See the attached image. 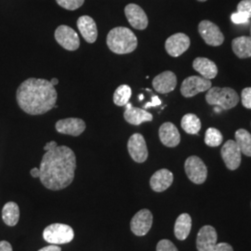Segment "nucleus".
Here are the masks:
<instances>
[{
    "instance_id": "obj_1",
    "label": "nucleus",
    "mask_w": 251,
    "mask_h": 251,
    "mask_svg": "<svg viewBox=\"0 0 251 251\" xmlns=\"http://www.w3.org/2000/svg\"><path fill=\"white\" fill-rule=\"evenodd\" d=\"M76 168L75 154L67 146L46 152L40 163V181L46 188L59 191L72 183Z\"/></svg>"
},
{
    "instance_id": "obj_2",
    "label": "nucleus",
    "mask_w": 251,
    "mask_h": 251,
    "mask_svg": "<svg viewBox=\"0 0 251 251\" xmlns=\"http://www.w3.org/2000/svg\"><path fill=\"white\" fill-rule=\"evenodd\" d=\"M16 98L19 106L29 115H43L56 104L57 91L50 81L28 78L19 86Z\"/></svg>"
},
{
    "instance_id": "obj_3",
    "label": "nucleus",
    "mask_w": 251,
    "mask_h": 251,
    "mask_svg": "<svg viewBox=\"0 0 251 251\" xmlns=\"http://www.w3.org/2000/svg\"><path fill=\"white\" fill-rule=\"evenodd\" d=\"M107 46L111 51L117 54H127L134 51L138 39L134 33L126 27H116L107 36Z\"/></svg>"
},
{
    "instance_id": "obj_4",
    "label": "nucleus",
    "mask_w": 251,
    "mask_h": 251,
    "mask_svg": "<svg viewBox=\"0 0 251 251\" xmlns=\"http://www.w3.org/2000/svg\"><path fill=\"white\" fill-rule=\"evenodd\" d=\"M206 102L209 105H218L224 110L235 107L239 102V96L231 88H210L206 94Z\"/></svg>"
},
{
    "instance_id": "obj_5",
    "label": "nucleus",
    "mask_w": 251,
    "mask_h": 251,
    "mask_svg": "<svg viewBox=\"0 0 251 251\" xmlns=\"http://www.w3.org/2000/svg\"><path fill=\"white\" fill-rule=\"evenodd\" d=\"M75 233L71 226L63 224H53L46 227L43 237L50 244H67L74 239Z\"/></svg>"
},
{
    "instance_id": "obj_6",
    "label": "nucleus",
    "mask_w": 251,
    "mask_h": 251,
    "mask_svg": "<svg viewBox=\"0 0 251 251\" xmlns=\"http://www.w3.org/2000/svg\"><path fill=\"white\" fill-rule=\"evenodd\" d=\"M212 84L209 79L198 75H192L185 78L180 86V93L185 98H191L200 92L207 91Z\"/></svg>"
},
{
    "instance_id": "obj_7",
    "label": "nucleus",
    "mask_w": 251,
    "mask_h": 251,
    "mask_svg": "<svg viewBox=\"0 0 251 251\" xmlns=\"http://www.w3.org/2000/svg\"><path fill=\"white\" fill-rule=\"evenodd\" d=\"M184 169L187 177L192 182L196 184H202L205 182L207 177V169L201 158L196 155L190 156L185 161Z\"/></svg>"
},
{
    "instance_id": "obj_8",
    "label": "nucleus",
    "mask_w": 251,
    "mask_h": 251,
    "mask_svg": "<svg viewBox=\"0 0 251 251\" xmlns=\"http://www.w3.org/2000/svg\"><path fill=\"white\" fill-rule=\"evenodd\" d=\"M198 32L207 45L218 47L225 41V36L219 26L209 21H202L198 25Z\"/></svg>"
},
{
    "instance_id": "obj_9",
    "label": "nucleus",
    "mask_w": 251,
    "mask_h": 251,
    "mask_svg": "<svg viewBox=\"0 0 251 251\" xmlns=\"http://www.w3.org/2000/svg\"><path fill=\"white\" fill-rule=\"evenodd\" d=\"M56 41L67 50H76L80 46V40L77 33L67 25H60L55 31Z\"/></svg>"
},
{
    "instance_id": "obj_10",
    "label": "nucleus",
    "mask_w": 251,
    "mask_h": 251,
    "mask_svg": "<svg viewBox=\"0 0 251 251\" xmlns=\"http://www.w3.org/2000/svg\"><path fill=\"white\" fill-rule=\"evenodd\" d=\"M221 153L227 169L230 171H235L239 168L241 164L242 152L234 141H227L223 146Z\"/></svg>"
},
{
    "instance_id": "obj_11",
    "label": "nucleus",
    "mask_w": 251,
    "mask_h": 251,
    "mask_svg": "<svg viewBox=\"0 0 251 251\" xmlns=\"http://www.w3.org/2000/svg\"><path fill=\"white\" fill-rule=\"evenodd\" d=\"M127 150L131 158L137 163H144L148 158V150L144 136L140 133L132 135L127 142Z\"/></svg>"
},
{
    "instance_id": "obj_12",
    "label": "nucleus",
    "mask_w": 251,
    "mask_h": 251,
    "mask_svg": "<svg viewBox=\"0 0 251 251\" xmlns=\"http://www.w3.org/2000/svg\"><path fill=\"white\" fill-rule=\"evenodd\" d=\"M152 225V214L149 209H142L135 214L130 222L132 233L138 236H144L151 229Z\"/></svg>"
},
{
    "instance_id": "obj_13",
    "label": "nucleus",
    "mask_w": 251,
    "mask_h": 251,
    "mask_svg": "<svg viewBox=\"0 0 251 251\" xmlns=\"http://www.w3.org/2000/svg\"><path fill=\"white\" fill-rule=\"evenodd\" d=\"M191 41L188 36L182 33H177L167 39L165 48L167 52L172 57H179L188 50Z\"/></svg>"
},
{
    "instance_id": "obj_14",
    "label": "nucleus",
    "mask_w": 251,
    "mask_h": 251,
    "mask_svg": "<svg viewBox=\"0 0 251 251\" xmlns=\"http://www.w3.org/2000/svg\"><path fill=\"white\" fill-rule=\"evenodd\" d=\"M55 127L59 133L77 137L86 129V123L80 118H66L59 120Z\"/></svg>"
},
{
    "instance_id": "obj_15",
    "label": "nucleus",
    "mask_w": 251,
    "mask_h": 251,
    "mask_svg": "<svg viewBox=\"0 0 251 251\" xmlns=\"http://www.w3.org/2000/svg\"><path fill=\"white\" fill-rule=\"evenodd\" d=\"M126 17L129 25L137 30H144L148 26V18L144 9L136 4H128L125 8Z\"/></svg>"
},
{
    "instance_id": "obj_16",
    "label": "nucleus",
    "mask_w": 251,
    "mask_h": 251,
    "mask_svg": "<svg viewBox=\"0 0 251 251\" xmlns=\"http://www.w3.org/2000/svg\"><path fill=\"white\" fill-rule=\"evenodd\" d=\"M218 235L215 228L206 225L203 226L198 234L197 248L198 251H210L217 244Z\"/></svg>"
},
{
    "instance_id": "obj_17",
    "label": "nucleus",
    "mask_w": 251,
    "mask_h": 251,
    "mask_svg": "<svg viewBox=\"0 0 251 251\" xmlns=\"http://www.w3.org/2000/svg\"><path fill=\"white\" fill-rule=\"evenodd\" d=\"M177 86V76L171 71H165L156 75L152 80V87L155 91L162 94L170 93Z\"/></svg>"
},
{
    "instance_id": "obj_18",
    "label": "nucleus",
    "mask_w": 251,
    "mask_h": 251,
    "mask_svg": "<svg viewBox=\"0 0 251 251\" xmlns=\"http://www.w3.org/2000/svg\"><path fill=\"white\" fill-rule=\"evenodd\" d=\"M124 118L126 121L131 125L139 126L144 122H150L152 120V114L147 112L145 109L133 107L131 103L126 104Z\"/></svg>"
},
{
    "instance_id": "obj_19",
    "label": "nucleus",
    "mask_w": 251,
    "mask_h": 251,
    "mask_svg": "<svg viewBox=\"0 0 251 251\" xmlns=\"http://www.w3.org/2000/svg\"><path fill=\"white\" fill-rule=\"evenodd\" d=\"M159 138L167 147H176L180 142V135L177 126L171 122H166L159 128Z\"/></svg>"
},
{
    "instance_id": "obj_20",
    "label": "nucleus",
    "mask_w": 251,
    "mask_h": 251,
    "mask_svg": "<svg viewBox=\"0 0 251 251\" xmlns=\"http://www.w3.org/2000/svg\"><path fill=\"white\" fill-rule=\"evenodd\" d=\"M77 27L81 35L88 43H94L98 37V29L96 23L90 16H81L77 20Z\"/></svg>"
},
{
    "instance_id": "obj_21",
    "label": "nucleus",
    "mask_w": 251,
    "mask_h": 251,
    "mask_svg": "<svg viewBox=\"0 0 251 251\" xmlns=\"http://www.w3.org/2000/svg\"><path fill=\"white\" fill-rule=\"evenodd\" d=\"M173 182V174L171 171L162 169L156 171L150 179L151 188L157 193H161L171 187Z\"/></svg>"
},
{
    "instance_id": "obj_22",
    "label": "nucleus",
    "mask_w": 251,
    "mask_h": 251,
    "mask_svg": "<svg viewBox=\"0 0 251 251\" xmlns=\"http://www.w3.org/2000/svg\"><path fill=\"white\" fill-rule=\"evenodd\" d=\"M194 69L206 79L215 78L218 75V67L216 63L204 57H198L193 63Z\"/></svg>"
},
{
    "instance_id": "obj_23",
    "label": "nucleus",
    "mask_w": 251,
    "mask_h": 251,
    "mask_svg": "<svg viewBox=\"0 0 251 251\" xmlns=\"http://www.w3.org/2000/svg\"><path fill=\"white\" fill-rule=\"evenodd\" d=\"M192 228V219L187 213H182L176 220L174 226V233L177 239L180 241L185 240L188 237Z\"/></svg>"
},
{
    "instance_id": "obj_24",
    "label": "nucleus",
    "mask_w": 251,
    "mask_h": 251,
    "mask_svg": "<svg viewBox=\"0 0 251 251\" xmlns=\"http://www.w3.org/2000/svg\"><path fill=\"white\" fill-rule=\"evenodd\" d=\"M232 49L238 58H250L251 57V36H239L234 38L232 42Z\"/></svg>"
},
{
    "instance_id": "obj_25",
    "label": "nucleus",
    "mask_w": 251,
    "mask_h": 251,
    "mask_svg": "<svg viewBox=\"0 0 251 251\" xmlns=\"http://www.w3.org/2000/svg\"><path fill=\"white\" fill-rule=\"evenodd\" d=\"M3 222L9 226H15L20 219V208L15 202H8L2 209Z\"/></svg>"
},
{
    "instance_id": "obj_26",
    "label": "nucleus",
    "mask_w": 251,
    "mask_h": 251,
    "mask_svg": "<svg viewBox=\"0 0 251 251\" xmlns=\"http://www.w3.org/2000/svg\"><path fill=\"white\" fill-rule=\"evenodd\" d=\"M181 127L188 134H198L201 129V121L195 114H186L181 119Z\"/></svg>"
},
{
    "instance_id": "obj_27",
    "label": "nucleus",
    "mask_w": 251,
    "mask_h": 251,
    "mask_svg": "<svg viewBox=\"0 0 251 251\" xmlns=\"http://www.w3.org/2000/svg\"><path fill=\"white\" fill-rule=\"evenodd\" d=\"M235 140L242 153L247 156H251V133L244 128H240L235 132Z\"/></svg>"
},
{
    "instance_id": "obj_28",
    "label": "nucleus",
    "mask_w": 251,
    "mask_h": 251,
    "mask_svg": "<svg viewBox=\"0 0 251 251\" xmlns=\"http://www.w3.org/2000/svg\"><path fill=\"white\" fill-rule=\"evenodd\" d=\"M131 89L127 85H121L114 93V102L117 106H126L131 97Z\"/></svg>"
},
{
    "instance_id": "obj_29",
    "label": "nucleus",
    "mask_w": 251,
    "mask_h": 251,
    "mask_svg": "<svg viewBox=\"0 0 251 251\" xmlns=\"http://www.w3.org/2000/svg\"><path fill=\"white\" fill-rule=\"evenodd\" d=\"M224 141L222 132L215 127L207 128L205 134V144L210 147H217L221 145Z\"/></svg>"
},
{
    "instance_id": "obj_30",
    "label": "nucleus",
    "mask_w": 251,
    "mask_h": 251,
    "mask_svg": "<svg viewBox=\"0 0 251 251\" xmlns=\"http://www.w3.org/2000/svg\"><path fill=\"white\" fill-rule=\"evenodd\" d=\"M85 0H56V2L62 8L68 10H75L80 8Z\"/></svg>"
},
{
    "instance_id": "obj_31",
    "label": "nucleus",
    "mask_w": 251,
    "mask_h": 251,
    "mask_svg": "<svg viewBox=\"0 0 251 251\" xmlns=\"http://www.w3.org/2000/svg\"><path fill=\"white\" fill-rule=\"evenodd\" d=\"M156 251H179L175 245L173 243L168 240V239H163L159 241L157 246H156Z\"/></svg>"
},
{
    "instance_id": "obj_32",
    "label": "nucleus",
    "mask_w": 251,
    "mask_h": 251,
    "mask_svg": "<svg viewBox=\"0 0 251 251\" xmlns=\"http://www.w3.org/2000/svg\"><path fill=\"white\" fill-rule=\"evenodd\" d=\"M237 11L242 12L249 18H251V0H242L237 6Z\"/></svg>"
},
{
    "instance_id": "obj_33",
    "label": "nucleus",
    "mask_w": 251,
    "mask_h": 251,
    "mask_svg": "<svg viewBox=\"0 0 251 251\" xmlns=\"http://www.w3.org/2000/svg\"><path fill=\"white\" fill-rule=\"evenodd\" d=\"M231 20L235 25H243V24H247L250 18L242 12L237 11L231 15Z\"/></svg>"
},
{
    "instance_id": "obj_34",
    "label": "nucleus",
    "mask_w": 251,
    "mask_h": 251,
    "mask_svg": "<svg viewBox=\"0 0 251 251\" xmlns=\"http://www.w3.org/2000/svg\"><path fill=\"white\" fill-rule=\"evenodd\" d=\"M242 104L248 109H251V88H246L242 90Z\"/></svg>"
},
{
    "instance_id": "obj_35",
    "label": "nucleus",
    "mask_w": 251,
    "mask_h": 251,
    "mask_svg": "<svg viewBox=\"0 0 251 251\" xmlns=\"http://www.w3.org/2000/svg\"><path fill=\"white\" fill-rule=\"evenodd\" d=\"M210 251H233V250L231 245L227 243H220L216 244Z\"/></svg>"
},
{
    "instance_id": "obj_36",
    "label": "nucleus",
    "mask_w": 251,
    "mask_h": 251,
    "mask_svg": "<svg viewBox=\"0 0 251 251\" xmlns=\"http://www.w3.org/2000/svg\"><path fill=\"white\" fill-rule=\"evenodd\" d=\"M160 104H161V100L159 99L157 96H153L152 98V101L146 103L144 108H145V110H146L149 107H155V106H158Z\"/></svg>"
},
{
    "instance_id": "obj_37",
    "label": "nucleus",
    "mask_w": 251,
    "mask_h": 251,
    "mask_svg": "<svg viewBox=\"0 0 251 251\" xmlns=\"http://www.w3.org/2000/svg\"><path fill=\"white\" fill-rule=\"evenodd\" d=\"M0 251H12V247L8 241H0Z\"/></svg>"
},
{
    "instance_id": "obj_38",
    "label": "nucleus",
    "mask_w": 251,
    "mask_h": 251,
    "mask_svg": "<svg viewBox=\"0 0 251 251\" xmlns=\"http://www.w3.org/2000/svg\"><path fill=\"white\" fill-rule=\"evenodd\" d=\"M38 251H62V250L57 245H50V246L45 247V248H43V249H41Z\"/></svg>"
},
{
    "instance_id": "obj_39",
    "label": "nucleus",
    "mask_w": 251,
    "mask_h": 251,
    "mask_svg": "<svg viewBox=\"0 0 251 251\" xmlns=\"http://www.w3.org/2000/svg\"><path fill=\"white\" fill-rule=\"evenodd\" d=\"M58 146V144L56 142H50V143H48V144H46L45 146H44V150H45L46 152H48V151H50V150H52L54 148H56Z\"/></svg>"
},
{
    "instance_id": "obj_40",
    "label": "nucleus",
    "mask_w": 251,
    "mask_h": 251,
    "mask_svg": "<svg viewBox=\"0 0 251 251\" xmlns=\"http://www.w3.org/2000/svg\"><path fill=\"white\" fill-rule=\"evenodd\" d=\"M31 175L34 178H39L40 177V170L37 168H34L31 170Z\"/></svg>"
},
{
    "instance_id": "obj_41",
    "label": "nucleus",
    "mask_w": 251,
    "mask_h": 251,
    "mask_svg": "<svg viewBox=\"0 0 251 251\" xmlns=\"http://www.w3.org/2000/svg\"><path fill=\"white\" fill-rule=\"evenodd\" d=\"M50 83H51L53 86H56V85L59 83V81H58L57 78H52V79L50 80Z\"/></svg>"
},
{
    "instance_id": "obj_42",
    "label": "nucleus",
    "mask_w": 251,
    "mask_h": 251,
    "mask_svg": "<svg viewBox=\"0 0 251 251\" xmlns=\"http://www.w3.org/2000/svg\"><path fill=\"white\" fill-rule=\"evenodd\" d=\"M222 108L220 107V106H218V105H215V108H214V111H215L216 113H220V112H222Z\"/></svg>"
},
{
    "instance_id": "obj_43",
    "label": "nucleus",
    "mask_w": 251,
    "mask_h": 251,
    "mask_svg": "<svg viewBox=\"0 0 251 251\" xmlns=\"http://www.w3.org/2000/svg\"><path fill=\"white\" fill-rule=\"evenodd\" d=\"M143 99H144V95H140V100H142Z\"/></svg>"
},
{
    "instance_id": "obj_44",
    "label": "nucleus",
    "mask_w": 251,
    "mask_h": 251,
    "mask_svg": "<svg viewBox=\"0 0 251 251\" xmlns=\"http://www.w3.org/2000/svg\"><path fill=\"white\" fill-rule=\"evenodd\" d=\"M198 1H200V2H205L206 0H198Z\"/></svg>"
},
{
    "instance_id": "obj_45",
    "label": "nucleus",
    "mask_w": 251,
    "mask_h": 251,
    "mask_svg": "<svg viewBox=\"0 0 251 251\" xmlns=\"http://www.w3.org/2000/svg\"></svg>"
}]
</instances>
